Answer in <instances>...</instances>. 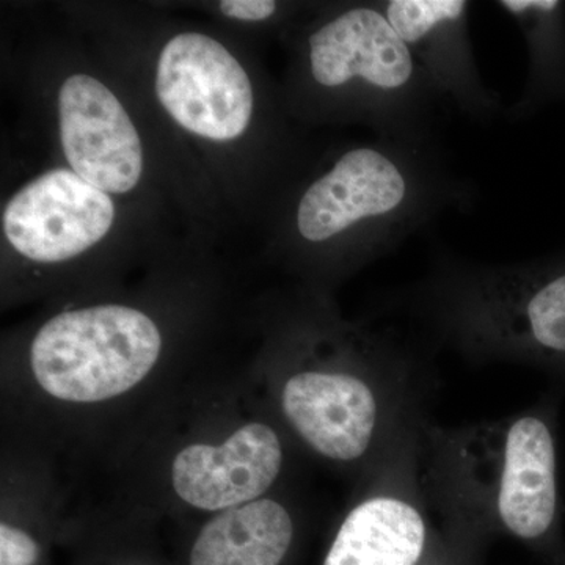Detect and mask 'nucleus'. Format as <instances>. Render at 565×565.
I'll use <instances>...</instances> for the list:
<instances>
[{"label": "nucleus", "mask_w": 565, "mask_h": 565, "mask_svg": "<svg viewBox=\"0 0 565 565\" xmlns=\"http://www.w3.org/2000/svg\"><path fill=\"white\" fill-rule=\"evenodd\" d=\"M39 555V544L25 531L9 523L0 525V565H33Z\"/></svg>", "instance_id": "dca6fc26"}, {"label": "nucleus", "mask_w": 565, "mask_h": 565, "mask_svg": "<svg viewBox=\"0 0 565 565\" xmlns=\"http://www.w3.org/2000/svg\"><path fill=\"white\" fill-rule=\"evenodd\" d=\"M58 141L68 169L111 196L128 195L145 174V145L125 104L106 82L74 71L55 96Z\"/></svg>", "instance_id": "0eeeda50"}, {"label": "nucleus", "mask_w": 565, "mask_h": 565, "mask_svg": "<svg viewBox=\"0 0 565 565\" xmlns=\"http://www.w3.org/2000/svg\"><path fill=\"white\" fill-rule=\"evenodd\" d=\"M385 17L433 82L441 102L489 122L504 110L476 65L465 0H379Z\"/></svg>", "instance_id": "6e6552de"}, {"label": "nucleus", "mask_w": 565, "mask_h": 565, "mask_svg": "<svg viewBox=\"0 0 565 565\" xmlns=\"http://www.w3.org/2000/svg\"><path fill=\"white\" fill-rule=\"evenodd\" d=\"M152 88L163 114L200 143L232 147L252 134L296 139L252 71L206 32L174 33L159 50ZM288 114V111H286Z\"/></svg>", "instance_id": "20e7f679"}, {"label": "nucleus", "mask_w": 565, "mask_h": 565, "mask_svg": "<svg viewBox=\"0 0 565 565\" xmlns=\"http://www.w3.org/2000/svg\"><path fill=\"white\" fill-rule=\"evenodd\" d=\"M424 544L426 526L414 505L374 498L348 515L323 565H415Z\"/></svg>", "instance_id": "f8f14e48"}, {"label": "nucleus", "mask_w": 565, "mask_h": 565, "mask_svg": "<svg viewBox=\"0 0 565 565\" xmlns=\"http://www.w3.org/2000/svg\"><path fill=\"white\" fill-rule=\"evenodd\" d=\"M440 103L379 0L321 7L296 28L282 95L296 120L359 122L379 137L433 139Z\"/></svg>", "instance_id": "f03ea898"}, {"label": "nucleus", "mask_w": 565, "mask_h": 565, "mask_svg": "<svg viewBox=\"0 0 565 565\" xmlns=\"http://www.w3.org/2000/svg\"><path fill=\"white\" fill-rule=\"evenodd\" d=\"M497 6L515 21L530 50L525 92L519 102L505 109L508 117L514 120L533 110L546 93L559 85L557 77L564 81L565 54L559 18L563 3L556 0H500Z\"/></svg>", "instance_id": "4468645a"}, {"label": "nucleus", "mask_w": 565, "mask_h": 565, "mask_svg": "<svg viewBox=\"0 0 565 565\" xmlns=\"http://www.w3.org/2000/svg\"><path fill=\"white\" fill-rule=\"evenodd\" d=\"M282 412L319 455L355 460L373 438L377 404L362 379L344 373L305 371L286 381Z\"/></svg>", "instance_id": "9d476101"}, {"label": "nucleus", "mask_w": 565, "mask_h": 565, "mask_svg": "<svg viewBox=\"0 0 565 565\" xmlns=\"http://www.w3.org/2000/svg\"><path fill=\"white\" fill-rule=\"evenodd\" d=\"M117 222L114 196L68 167H58L25 182L7 200L2 236L25 262L55 266L95 250Z\"/></svg>", "instance_id": "423d86ee"}, {"label": "nucleus", "mask_w": 565, "mask_h": 565, "mask_svg": "<svg viewBox=\"0 0 565 565\" xmlns=\"http://www.w3.org/2000/svg\"><path fill=\"white\" fill-rule=\"evenodd\" d=\"M281 465L280 438L273 427L245 424L221 445L181 449L172 463L173 490L200 511H228L263 497L280 475Z\"/></svg>", "instance_id": "1a4fd4ad"}, {"label": "nucleus", "mask_w": 565, "mask_h": 565, "mask_svg": "<svg viewBox=\"0 0 565 565\" xmlns=\"http://www.w3.org/2000/svg\"><path fill=\"white\" fill-rule=\"evenodd\" d=\"M161 329L151 316L120 303L62 311L31 344L36 384L65 403H103L139 385L161 359Z\"/></svg>", "instance_id": "7ed1b4c3"}, {"label": "nucleus", "mask_w": 565, "mask_h": 565, "mask_svg": "<svg viewBox=\"0 0 565 565\" xmlns=\"http://www.w3.org/2000/svg\"><path fill=\"white\" fill-rule=\"evenodd\" d=\"M437 262L457 327L565 353V269L476 266L448 255Z\"/></svg>", "instance_id": "39448f33"}, {"label": "nucleus", "mask_w": 565, "mask_h": 565, "mask_svg": "<svg viewBox=\"0 0 565 565\" xmlns=\"http://www.w3.org/2000/svg\"><path fill=\"white\" fill-rule=\"evenodd\" d=\"M498 511L505 527L520 539H537L552 526L556 512L555 445L541 419H519L505 438Z\"/></svg>", "instance_id": "9b49d317"}, {"label": "nucleus", "mask_w": 565, "mask_h": 565, "mask_svg": "<svg viewBox=\"0 0 565 565\" xmlns=\"http://www.w3.org/2000/svg\"><path fill=\"white\" fill-rule=\"evenodd\" d=\"M475 196L438 137L375 136L334 148L294 182L275 244L305 266L351 269L399 247L446 211L470 210Z\"/></svg>", "instance_id": "f257e3e1"}, {"label": "nucleus", "mask_w": 565, "mask_h": 565, "mask_svg": "<svg viewBox=\"0 0 565 565\" xmlns=\"http://www.w3.org/2000/svg\"><path fill=\"white\" fill-rule=\"evenodd\" d=\"M218 11L226 20L247 22V24H273V22L292 21L299 7L274 0H222Z\"/></svg>", "instance_id": "2eb2a0df"}, {"label": "nucleus", "mask_w": 565, "mask_h": 565, "mask_svg": "<svg viewBox=\"0 0 565 565\" xmlns=\"http://www.w3.org/2000/svg\"><path fill=\"white\" fill-rule=\"evenodd\" d=\"M292 537V519L281 504L252 501L218 512L203 526L191 565H280Z\"/></svg>", "instance_id": "ddd939ff"}]
</instances>
